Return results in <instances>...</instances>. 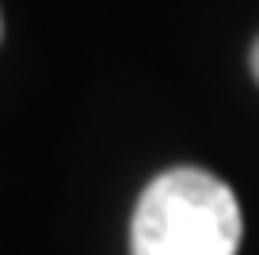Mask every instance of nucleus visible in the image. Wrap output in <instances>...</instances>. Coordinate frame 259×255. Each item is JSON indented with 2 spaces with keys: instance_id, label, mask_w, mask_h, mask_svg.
Returning <instances> with one entry per match:
<instances>
[{
  "instance_id": "nucleus-1",
  "label": "nucleus",
  "mask_w": 259,
  "mask_h": 255,
  "mask_svg": "<svg viewBox=\"0 0 259 255\" xmlns=\"http://www.w3.org/2000/svg\"><path fill=\"white\" fill-rule=\"evenodd\" d=\"M240 202L202 167H171L141 191L130 221V255H236Z\"/></svg>"
},
{
  "instance_id": "nucleus-2",
  "label": "nucleus",
  "mask_w": 259,
  "mask_h": 255,
  "mask_svg": "<svg viewBox=\"0 0 259 255\" xmlns=\"http://www.w3.org/2000/svg\"><path fill=\"white\" fill-rule=\"evenodd\" d=\"M251 72H255V80H259V42L251 46Z\"/></svg>"
},
{
  "instance_id": "nucleus-3",
  "label": "nucleus",
  "mask_w": 259,
  "mask_h": 255,
  "mask_svg": "<svg viewBox=\"0 0 259 255\" xmlns=\"http://www.w3.org/2000/svg\"><path fill=\"white\" fill-rule=\"evenodd\" d=\"M0 34H4V19H0Z\"/></svg>"
}]
</instances>
